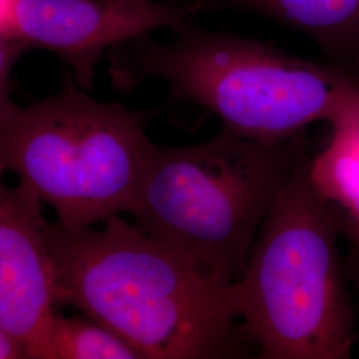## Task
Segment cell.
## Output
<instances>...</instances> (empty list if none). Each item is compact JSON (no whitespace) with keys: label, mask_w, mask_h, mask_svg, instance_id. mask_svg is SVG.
<instances>
[{"label":"cell","mask_w":359,"mask_h":359,"mask_svg":"<svg viewBox=\"0 0 359 359\" xmlns=\"http://www.w3.org/2000/svg\"><path fill=\"white\" fill-rule=\"evenodd\" d=\"M27 358L26 348L0 326V359Z\"/></svg>","instance_id":"cell-13"},{"label":"cell","mask_w":359,"mask_h":359,"mask_svg":"<svg viewBox=\"0 0 359 359\" xmlns=\"http://www.w3.org/2000/svg\"><path fill=\"white\" fill-rule=\"evenodd\" d=\"M305 151V136L265 142L224 128L193 145H156L128 215L208 278L236 283Z\"/></svg>","instance_id":"cell-4"},{"label":"cell","mask_w":359,"mask_h":359,"mask_svg":"<svg viewBox=\"0 0 359 359\" xmlns=\"http://www.w3.org/2000/svg\"><path fill=\"white\" fill-rule=\"evenodd\" d=\"M335 215L339 222L341 236L346 238L348 249H347L345 262V271H346L348 283L353 285L355 293L359 297V221L347 217L338 212L335 208Z\"/></svg>","instance_id":"cell-12"},{"label":"cell","mask_w":359,"mask_h":359,"mask_svg":"<svg viewBox=\"0 0 359 359\" xmlns=\"http://www.w3.org/2000/svg\"><path fill=\"white\" fill-rule=\"evenodd\" d=\"M0 173V326L27 358L56 314L57 297L44 204L26 185L10 187Z\"/></svg>","instance_id":"cell-7"},{"label":"cell","mask_w":359,"mask_h":359,"mask_svg":"<svg viewBox=\"0 0 359 359\" xmlns=\"http://www.w3.org/2000/svg\"><path fill=\"white\" fill-rule=\"evenodd\" d=\"M28 50L18 40L0 36V111L11 103V75L18 60Z\"/></svg>","instance_id":"cell-11"},{"label":"cell","mask_w":359,"mask_h":359,"mask_svg":"<svg viewBox=\"0 0 359 359\" xmlns=\"http://www.w3.org/2000/svg\"><path fill=\"white\" fill-rule=\"evenodd\" d=\"M194 16L255 13L311 39L335 65L359 69V0H189Z\"/></svg>","instance_id":"cell-8"},{"label":"cell","mask_w":359,"mask_h":359,"mask_svg":"<svg viewBox=\"0 0 359 359\" xmlns=\"http://www.w3.org/2000/svg\"><path fill=\"white\" fill-rule=\"evenodd\" d=\"M95 229L48 222L57 306L121 337L140 359H229L250 345L236 283L208 278L120 215Z\"/></svg>","instance_id":"cell-1"},{"label":"cell","mask_w":359,"mask_h":359,"mask_svg":"<svg viewBox=\"0 0 359 359\" xmlns=\"http://www.w3.org/2000/svg\"><path fill=\"white\" fill-rule=\"evenodd\" d=\"M330 127L327 145L310 160V176L330 205L359 221V104Z\"/></svg>","instance_id":"cell-9"},{"label":"cell","mask_w":359,"mask_h":359,"mask_svg":"<svg viewBox=\"0 0 359 359\" xmlns=\"http://www.w3.org/2000/svg\"><path fill=\"white\" fill-rule=\"evenodd\" d=\"M194 18L187 4L169 0H18L7 36L28 51L55 53L90 92L114 47L142 34L177 31Z\"/></svg>","instance_id":"cell-6"},{"label":"cell","mask_w":359,"mask_h":359,"mask_svg":"<svg viewBox=\"0 0 359 359\" xmlns=\"http://www.w3.org/2000/svg\"><path fill=\"white\" fill-rule=\"evenodd\" d=\"M169 1H175V3H180V4H187L189 0H169Z\"/></svg>","instance_id":"cell-15"},{"label":"cell","mask_w":359,"mask_h":359,"mask_svg":"<svg viewBox=\"0 0 359 359\" xmlns=\"http://www.w3.org/2000/svg\"><path fill=\"white\" fill-rule=\"evenodd\" d=\"M152 109L104 103L67 79L46 100L0 111V173H13L57 222L86 229L129 213L156 144Z\"/></svg>","instance_id":"cell-5"},{"label":"cell","mask_w":359,"mask_h":359,"mask_svg":"<svg viewBox=\"0 0 359 359\" xmlns=\"http://www.w3.org/2000/svg\"><path fill=\"white\" fill-rule=\"evenodd\" d=\"M16 1L18 0H0V36H7Z\"/></svg>","instance_id":"cell-14"},{"label":"cell","mask_w":359,"mask_h":359,"mask_svg":"<svg viewBox=\"0 0 359 359\" xmlns=\"http://www.w3.org/2000/svg\"><path fill=\"white\" fill-rule=\"evenodd\" d=\"M308 149L270 209L236 281L261 359H347L358 339L339 222L310 176Z\"/></svg>","instance_id":"cell-3"},{"label":"cell","mask_w":359,"mask_h":359,"mask_svg":"<svg viewBox=\"0 0 359 359\" xmlns=\"http://www.w3.org/2000/svg\"><path fill=\"white\" fill-rule=\"evenodd\" d=\"M116 90L161 81L169 99L216 116L258 142L299 139L359 104V69L295 56L256 39L206 29L194 20L170 40L142 34L108 52Z\"/></svg>","instance_id":"cell-2"},{"label":"cell","mask_w":359,"mask_h":359,"mask_svg":"<svg viewBox=\"0 0 359 359\" xmlns=\"http://www.w3.org/2000/svg\"><path fill=\"white\" fill-rule=\"evenodd\" d=\"M31 359H140L128 344L99 322L56 311Z\"/></svg>","instance_id":"cell-10"}]
</instances>
